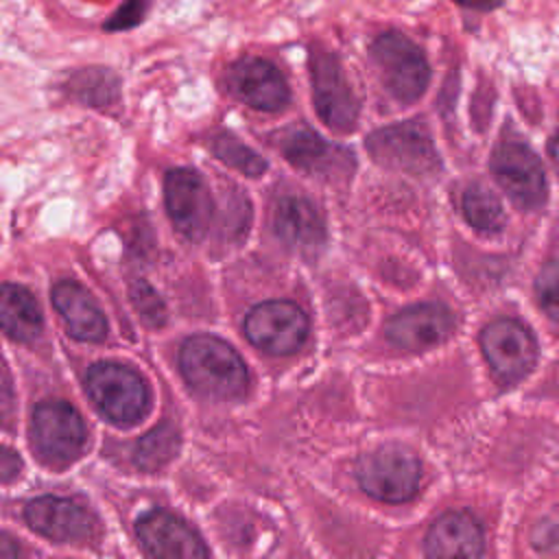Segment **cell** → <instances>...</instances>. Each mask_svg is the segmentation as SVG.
Segmentation results:
<instances>
[{"mask_svg": "<svg viewBox=\"0 0 559 559\" xmlns=\"http://www.w3.org/2000/svg\"><path fill=\"white\" fill-rule=\"evenodd\" d=\"M179 367L186 382L197 393L212 400L238 397L249 382L247 367L238 352L210 334L190 336L181 345Z\"/></svg>", "mask_w": 559, "mask_h": 559, "instance_id": "obj_1", "label": "cell"}, {"mask_svg": "<svg viewBox=\"0 0 559 559\" xmlns=\"http://www.w3.org/2000/svg\"><path fill=\"white\" fill-rule=\"evenodd\" d=\"M369 59L395 103L408 107L424 98L432 70L424 48L406 33L395 28L378 33L369 44Z\"/></svg>", "mask_w": 559, "mask_h": 559, "instance_id": "obj_2", "label": "cell"}, {"mask_svg": "<svg viewBox=\"0 0 559 559\" xmlns=\"http://www.w3.org/2000/svg\"><path fill=\"white\" fill-rule=\"evenodd\" d=\"M489 173L507 197L522 210H539L548 199V179L542 157L528 140L504 124L489 155Z\"/></svg>", "mask_w": 559, "mask_h": 559, "instance_id": "obj_3", "label": "cell"}, {"mask_svg": "<svg viewBox=\"0 0 559 559\" xmlns=\"http://www.w3.org/2000/svg\"><path fill=\"white\" fill-rule=\"evenodd\" d=\"M308 79L317 118L338 135L356 131L360 118V100L352 90L338 55L319 41L310 44Z\"/></svg>", "mask_w": 559, "mask_h": 559, "instance_id": "obj_4", "label": "cell"}, {"mask_svg": "<svg viewBox=\"0 0 559 559\" xmlns=\"http://www.w3.org/2000/svg\"><path fill=\"white\" fill-rule=\"evenodd\" d=\"M365 151L378 166L389 170H400L415 177H426L441 170L435 138L424 118H408L373 129L365 135Z\"/></svg>", "mask_w": 559, "mask_h": 559, "instance_id": "obj_5", "label": "cell"}, {"mask_svg": "<svg viewBox=\"0 0 559 559\" xmlns=\"http://www.w3.org/2000/svg\"><path fill=\"white\" fill-rule=\"evenodd\" d=\"M85 389L94 406L114 424H138L148 408L146 382L127 365L96 362L85 373Z\"/></svg>", "mask_w": 559, "mask_h": 559, "instance_id": "obj_6", "label": "cell"}, {"mask_svg": "<svg viewBox=\"0 0 559 559\" xmlns=\"http://www.w3.org/2000/svg\"><path fill=\"white\" fill-rule=\"evenodd\" d=\"M225 90L249 109L262 114L284 111L290 100V85L284 72L258 55H240L225 68Z\"/></svg>", "mask_w": 559, "mask_h": 559, "instance_id": "obj_7", "label": "cell"}, {"mask_svg": "<svg viewBox=\"0 0 559 559\" xmlns=\"http://www.w3.org/2000/svg\"><path fill=\"white\" fill-rule=\"evenodd\" d=\"M273 146L284 155V159L293 168L310 177H347L356 166L352 148L325 140L319 131H314L308 124L282 129L273 135Z\"/></svg>", "mask_w": 559, "mask_h": 559, "instance_id": "obj_8", "label": "cell"}, {"mask_svg": "<svg viewBox=\"0 0 559 559\" xmlns=\"http://www.w3.org/2000/svg\"><path fill=\"white\" fill-rule=\"evenodd\" d=\"M164 203L170 223L188 240H201L214 216V199L197 168L175 166L164 175Z\"/></svg>", "mask_w": 559, "mask_h": 559, "instance_id": "obj_9", "label": "cell"}, {"mask_svg": "<svg viewBox=\"0 0 559 559\" xmlns=\"http://www.w3.org/2000/svg\"><path fill=\"white\" fill-rule=\"evenodd\" d=\"M356 478L371 498L384 502L411 500L421 480V465L415 454L402 448H382L365 454L356 465Z\"/></svg>", "mask_w": 559, "mask_h": 559, "instance_id": "obj_10", "label": "cell"}, {"mask_svg": "<svg viewBox=\"0 0 559 559\" xmlns=\"http://www.w3.org/2000/svg\"><path fill=\"white\" fill-rule=\"evenodd\" d=\"M31 437L41 459L66 465L83 452L87 432L74 406L63 400H46L33 411Z\"/></svg>", "mask_w": 559, "mask_h": 559, "instance_id": "obj_11", "label": "cell"}, {"mask_svg": "<svg viewBox=\"0 0 559 559\" xmlns=\"http://www.w3.org/2000/svg\"><path fill=\"white\" fill-rule=\"evenodd\" d=\"M247 338L266 354H293L308 336L306 312L286 299H271L253 306L242 325Z\"/></svg>", "mask_w": 559, "mask_h": 559, "instance_id": "obj_12", "label": "cell"}, {"mask_svg": "<svg viewBox=\"0 0 559 559\" xmlns=\"http://www.w3.org/2000/svg\"><path fill=\"white\" fill-rule=\"evenodd\" d=\"M480 347L489 367L504 380L524 378L537 358L531 330L515 319H496L480 334Z\"/></svg>", "mask_w": 559, "mask_h": 559, "instance_id": "obj_13", "label": "cell"}, {"mask_svg": "<svg viewBox=\"0 0 559 559\" xmlns=\"http://www.w3.org/2000/svg\"><path fill=\"white\" fill-rule=\"evenodd\" d=\"M135 533L153 559H207L203 539L175 513L155 509L144 513Z\"/></svg>", "mask_w": 559, "mask_h": 559, "instance_id": "obj_14", "label": "cell"}, {"mask_svg": "<svg viewBox=\"0 0 559 559\" xmlns=\"http://www.w3.org/2000/svg\"><path fill=\"white\" fill-rule=\"evenodd\" d=\"M26 524L52 542H83L94 533L92 513L59 496H39L24 507Z\"/></svg>", "mask_w": 559, "mask_h": 559, "instance_id": "obj_15", "label": "cell"}, {"mask_svg": "<svg viewBox=\"0 0 559 559\" xmlns=\"http://www.w3.org/2000/svg\"><path fill=\"white\" fill-rule=\"evenodd\" d=\"M485 535L469 511H448L435 520L426 539V559H483Z\"/></svg>", "mask_w": 559, "mask_h": 559, "instance_id": "obj_16", "label": "cell"}, {"mask_svg": "<svg viewBox=\"0 0 559 559\" xmlns=\"http://www.w3.org/2000/svg\"><path fill=\"white\" fill-rule=\"evenodd\" d=\"M452 325L454 319L445 306L419 304L397 312L386 325V336L402 349H424L441 343Z\"/></svg>", "mask_w": 559, "mask_h": 559, "instance_id": "obj_17", "label": "cell"}, {"mask_svg": "<svg viewBox=\"0 0 559 559\" xmlns=\"http://www.w3.org/2000/svg\"><path fill=\"white\" fill-rule=\"evenodd\" d=\"M273 229L293 249H317L325 242V221L321 210L306 197L286 194L273 207Z\"/></svg>", "mask_w": 559, "mask_h": 559, "instance_id": "obj_18", "label": "cell"}, {"mask_svg": "<svg viewBox=\"0 0 559 559\" xmlns=\"http://www.w3.org/2000/svg\"><path fill=\"white\" fill-rule=\"evenodd\" d=\"M52 304L63 317L70 336L76 341L98 343L107 336V319L94 297L72 280H63L52 288Z\"/></svg>", "mask_w": 559, "mask_h": 559, "instance_id": "obj_19", "label": "cell"}, {"mask_svg": "<svg viewBox=\"0 0 559 559\" xmlns=\"http://www.w3.org/2000/svg\"><path fill=\"white\" fill-rule=\"evenodd\" d=\"M63 92L74 103L98 111H114L122 100L120 76L105 66H87L74 70L66 79Z\"/></svg>", "mask_w": 559, "mask_h": 559, "instance_id": "obj_20", "label": "cell"}, {"mask_svg": "<svg viewBox=\"0 0 559 559\" xmlns=\"http://www.w3.org/2000/svg\"><path fill=\"white\" fill-rule=\"evenodd\" d=\"M41 325V310L31 290L20 284H0V330L26 343L39 336Z\"/></svg>", "mask_w": 559, "mask_h": 559, "instance_id": "obj_21", "label": "cell"}, {"mask_svg": "<svg viewBox=\"0 0 559 559\" xmlns=\"http://www.w3.org/2000/svg\"><path fill=\"white\" fill-rule=\"evenodd\" d=\"M203 146L214 155V159L245 177H262L269 170V162L227 129L210 131L203 138Z\"/></svg>", "mask_w": 559, "mask_h": 559, "instance_id": "obj_22", "label": "cell"}, {"mask_svg": "<svg viewBox=\"0 0 559 559\" xmlns=\"http://www.w3.org/2000/svg\"><path fill=\"white\" fill-rule=\"evenodd\" d=\"M465 221L476 231H498L504 225V210L500 199L483 183H469L461 197Z\"/></svg>", "mask_w": 559, "mask_h": 559, "instance_id": "obj_23", "label": "cell"}, {"mask_svg": "<svg viewBox=\"0 0 559 559\" xmlns=\"http://www.w3.org/2000/svg\"><path fill=\"white\" fill-rule=\"evenodd\" d=\"M177 448L179 432L170 424H159L138 441L133 450V461L140 469L155 472L177 454Z\"/></svg>", "mask_w": 559, "mask_h": 559, "instance_id": "obj_24", "label": "cell"}, {"mask_svg": "<svg viewBox=\"0 0 559 559\" xmlns=\"http://www.w3.org/2000/svg\"><path fill=\"white\" fill-rule=\"evenodd\" d=\"M129 297H131L138 314L148 325H162L166 321V306L148 282H144V280L133 282L131 290H129Z\"/></svg>", "mask_w": 559, "mask_h": 559, "instance_id": "obj_25", "label": "cell"}, {"mask_svg": "<svg viewBox=\"0 0 559 559\" xmlns=\"http://www.w3.org/2000/svg\"><path fill=\"white\" fill-rule=\"evenodd\" d=\"M151 11V0H124L105 22L103 31L107 33H124L140 26Z\"/></svg>", "mask_w": 559, "mask_h": 559, "instance_id": "obj_26", "label": "cell"}, {"mask_svg": "<svg viewBox=\"0 0 559 559\" xmlns=\"http://www.w3.org/2000/svg\"><path fill=\"white\" fill-rule=\"evenodd\" d=\"M537 297L542 308L552 321H557V262L550 260L537 277Z\"/></svg>", "mask_w": 559, "mask_h": 559, "instance_id": "obj_27", "label": "cell"}, {"mask_svg": "<svg viewBox=\"0 0 559 559\" xmlns=\"http://www.w3.org/2000/svg\"><path fill=\"white\" fill-rule=\"evenodd\" d=\"M533 544H535V548H537L539 552L548 555L550 559L555 557V548H557V524H555L552 518L544 520V522L535 528V533H533Z\"/></svg>", "mask_w": 559, "mask_h": 559, "instance_id": "obj_28", "label": "cell"}, {"mask_svg": "<svg viewBox=\"0 0 559 559\" xmlns=\"http://www.w3.org/2000/svg\"><path fill=\"white\" fill-rule=\"evenodd\" d=\"M22 472V459L17 456L15 450L0 445V480L11 483L20 476Z\"/></svg>", "mask_w": 559, "mask_h": 559, "instance_id": "obj_29", "label": "cell"}, {"mask_svg": "<svg viewBox=\"0 0 559 559\" xmlns=\"http://www.w3.org/2000/svg\"><path fill=\"white\" fill-rule=\"evenodd\" d=\"M450 2L476 13H491L504 4V0H450Z\"/></svg>", "mask_w": 559, "mask_h": 559, "instance_id": "obj_30", "label": "cell"}, {"mask_svg": "<svg viewBox=\"0 0 559 559\" xmlns=\"http://www.w3.org/2000/svg\"><path fill=\"white\" fill-rule=\"evenodd\" d=\"M0 559H20L17 539L4 531H0Z\"/></svg>", "mask_w": 559, "mask_h": 559, "instance_id": "obj_31", "label": "cell"}, {"mask_svg": "<svg viewBox=\"0 0 559 559\" xmlns=\"http://www.w3.org/2000/svg\"><path fill=\"white\" fill-rule=\"evenodd\" d=\"M555 142H557V140H555V133H552V135L548 138V157H550V159H555Z\"/></svg>", "mask_w": 559, "mask_h": 559, "instance_id": "obj_32", "label": "cell"}]
</instances>
